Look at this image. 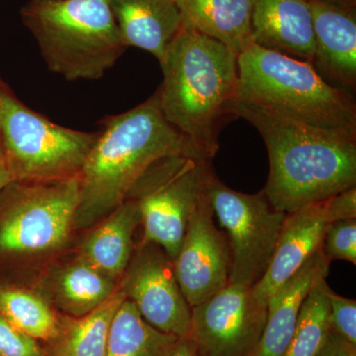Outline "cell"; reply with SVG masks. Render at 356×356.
Listing matches in <instances>:
<instances>
[{
    "mask_svg": "<svg viewBox=\"0 0 356 356\" xmlns=\"http://www.w3.org/2000/svg\"><path fill=\"white\" fill-rule=\"evenodd\" d=\"M322 252L331 264L343 259L356 264V219L337 220L325 228Z\"/></svg>",
    "mask_w": 356,
    "mask_h": 356,
    "instance_id": "25",
    "label": "cell"
},
{
    "mask_svg": "<svg viewBox=\"0 0 356 356\" xmlns=\"http://www.w3.org/2000/svg\"><path fill=\"white\" fill-rule=\"evenodd\" d=\"M79 178L13 180L0 191V276L24 280L58 259L72 241Z\"/></svg>",
    "mask_w": 356,
    "mask_h": 356,
    "instance_id": "4",
    "label": "cell"
},
{
    "mask_svg": "<svg viewBox=\"0 0 356 356\" xmlns=\"http://www.w3.org/2000/svg\"><path fill=\"white\" fill-rule=\"evenodd\" d=\"M238 100L312 127L356 135L353 95L313 65L252 44L238 56Z\"/></svg>",
    "mask_w": 356,
    "mask_h": 356,
    "instance_id": "5",
    "label": "cell"
},
{
    "mask_svg": "<svg viewBox=\"0 0 356 356\" xmlns=\"http://www.w3.org/2000/svg\"><path fill=\"white\" fill-rule=\"evenodd\" d=\"M266 315L252 287L228 284L191 308V337L200 356H254Z\"/></svg>",
    "mask_w": 356,
    "mask_h": 356,
    "instance_id": "10",
    "label": "cell"
},
{
    "mask_svg": "<svg viewBox=\"0 0 356 356\" xmlns=\"http://www.w3.org/2000/svg\"><path fill=\"white\" fill-rule=\"evenodd\" d=\"M317 1L348 9V10H356V0H317Z\"/></svg>",
    "mask_w": 356,
    "mask_h": 356,
    "instance_id": "31",
    "label": "cell"
},
{
    "mask_svg": "<svg viewBox=\"0 0 356 356\" xmlns=\"http://www.w3.org/2000/svg\"><path fill=\"white\" fill-rule=\"evenodd\" d=\"M13 178L9 172L8 168L6 166V161L3 158H0V191L6 186L9 182L13 181Z\"/></svg>",
    "mask_w": 356,
    "mask_h": 356,
    "instance_id": "30",
    "label": "cell"
},
{
    "mask_svg": "<svg viewBox=\"0 0 356 356\" xmlns=\"http://www.w3.org/2000/svg\"><path fill=\"white\" fill-rule=\"evenodd\" d=\"M0 356H49L36 339L21 332L0 315Z\"/></svg>",
    "mask_w": 356,
    "mask_h": 356,
    "instance_id": "27",
    "label": "cell"
},
{
    "mask_svg": "<svg viewBox=\"0 0 356 356\" xmlns=\"http://www.w3.org/2000/svg\"><path fill=\"white\" fill-rule=\"evenodd\" d=\"M316 356H356V346L331 330L324 346Z\"/></svg>",
    "mask_w": 356,
    "mask_h": 356,
    "instance_id": "28",
    "label": "cell"
},
{
    "mask_svg": "<svg viewBox=\"0 0 356 356\" xmlns=\"http://www.w3.org/2000/svg\"><path fill=\"white\" fill-rule=\"evenodd\" d=\"M177 154L206 156L166 121L158 93L124 113L105 117L79 175L76 229L102 221L126 200L152 163Z\"/></svg>",
    "mask_w": 356,
    "mask_h": 356,
    "instance_id": "2",
    "label": "cell"
},
{
    "mask_svg": "<svg viewBox=\"0 0 356 356\" xmlns=\"http://www.w3.org/2000/svg\"><path fill=\"white\" fill-rule=\"evenodd\" d=\"M178 339L149 325L126 298L112 321L106 356H168Z\"/></svg>",
    "mask_w": 356,
    "mask_h": 356,
    "instance_id": "23",
    "label": "cell"
},
{
    "mask_svg": "<svg viewBox=\"0 0 356 356\" xmlns=\"http://www.w3.org/2000/svg\"><path fill=\"white\" fill-rule=\"evenodd\" d=\"M40 271L36 287L54 308L67 317L79 318L104 303L118 287V281L74 254L67 261L58 259ZM41 269V270H42Z\"/></svg>",
    "mask_w": 356,
    "mask_h": 356,
    "instance_id": "15",
    "label": "cell"
},
{
    "mask_svg": "<svg viewBox=\"0 0 356 356\" xmlns=\"http://www.w3.org/2000/svg\"><path fill=\"white\" fill-rule=\"evenodd\" d=\"M238 56L221 42L184 27L159 63L161 113L211 159L219 151L220 129L238 100Z\"/></svg>",
    "mask_w": 356,
    "mask_h": 356,
    "instance_id": "3",
    "label": "cell"
},
{
    "mask_svg": "<svg viewBox=\"0 0 356 356\" xmlns=\"http://www.w3.org/2000/svg\"><path fill=\"white\" fill-rule=\"evenodd\" d=\"M2 81H2L1 77H0V84H1V83H2Z\"/></svg>",
    "mask_w": 356,
    "mask_h": 356,
    "instance_id": "33",
    "label": "cell"
},
{
    "mask_svg": "<svg viewBox=\"0 0 356 356\" xmlns=\"http://www.w3.org/2000/svg\"><path fill=\"white\" fill-rule=\"evenodd\" d=\"M23 24L51 72L67 81H95L126 50L108 0H30Z\"/></svg>",
    "mask_w": 356,
    "mask_h": 356,
    "instance_id": "6",
    "label": "cell"
},
{
    "mask_svg": "<svg viewBox=\"0 0 356 356\" xmlns=\"http://www.w3.org/2000/svg\"><path fill=\"white\" fill-rule=\"evenodd\" d=\"M0 315L36 341L57 337L62 321L46 297L25 280L0 276Z\"/></svg>",
    "mask_w": 356,
    "mask_h": 356,
    "instance_id": "21",
    "label": "cell"
},
{
    "mask_svg": "<svg viewBox=\"0 0 356 356\" xmlns=\"http://www.w3.org/2000/svg\"><path fill=\"white\" fill-rule=\"evenodd\" d=\"M38 1H44V0H38Z\"/></svg>",
    "mask_w": 356,
    "mask_h": 356,
    "instance_id": "34",
    "label": "cell"
},
{
    "mask_svg": "<svg viewBox=\"0 0 356 356\" xmlns=\"http://www.w3.org/2000/svg\"><path fill=\"white\" fill-rule=\"evenodd\" d=\"M215 177L211 159L200 154H170L152 163L126 198L139 209L142 242L156 243L175 261L192 213Z\"/></svg>",
    "mask_w": 356,
    "mask_h": 356,
    "instance_id": "8",
    "label": "cell"
},
{
    "mask_svg": "<svg viewBox=\"0 0 356 356\" xmlns=\"http://www.w3.org/2000/svg\"><path fill=\"white\" fill-rule=\"evenodd\" d=\"M140 224L138 206L126 199L104 219L88 229L76 255L120 282L132 259L134 235Z\"/></svg>",
    "mask_w": 356,
    "mask_h": 356,
    "instance_id": "19",
    "label": "cell"
},
{
    "mask_svg": "<svg viewBox=\"0 0 356 356\" xmlns=\"http://www.w3.org/2000/svg\"><path fill=\"white\" fill-rule=\"evenodd\" d=\"M329 268L320 248L274 293L267 302L266 325L254 356H284L304 299L318 280L327 278Z\"/></svg>",
    "mask_w": 356,
    "mask_h": 356,
    "instance_id": "18",
    "label": "cell"
},
{
    "mask_svg": "<svg viewBox=\"0 0 356 356\" xmlns=\"http://www.w3.org/2000/svg\"><path fill=\"white\" fill-rule=\"evenodd\" d=\"M168 356H200L195 341L191 337L179 339Z\"/></svg>",
    "mask_w": 356,
    "mask_h": 356,
    "instance_id": "29",
    "label": "cell"
},
{
    "mask_svg": "<svg viewBox=\"0 0 356 356\" xmlns=\"http://www.w3.org/2000/svg\"><path fill=\"white\" fill-rule=\"evenodd\" d=\"M232 115L250 122L264 139L271 205L290 213L356 186V135L312 127L236 102Z\"/></svg>",
    "mask_w": 356,
    "mask_h": 356,
    "instance_id": "1",
    "label": "cell"
},
{
    "mask_svg": "<svg viewBox=\"0 0 356 356\" xmlns=\"http://www.w3.org/2000/svg\"><path fill=\"white\" fill-rule=\"evenodd\" d=\"M126 299L120 282L104 303L83 317L62 321L60 332L51 341L54 356H106L110 327Z\"/></svg>",
    "mask_w": 356,
    "mask_h": 356,
    "instance_id": "22",
    "label": "cell"
},
{
    "mask_svg": "<svg viewBox=\"0 0 356 356\" xmlns=\"http://www.w3.org/2000/svg\"><path fill=\"white\" fill-rule=\"evenodd\" d=\"M211 205L229 236V284L252 287L266 273L286 213L276 210L264 191L245 194L216 177L208 191Z\"/></svg>",
    "mask_w": 356,
    "mask_h": 356,
    "instance_id": "9",
    "label": "cell"
},
{
    "mask_svg": "<svg viewBox=\"0 0 356 356\" xmlns=\"http://www.w3.org/2000/svg\"><path fill=\"white\" fill-rule=\"evenodd\" d=\"M97 136L54 123L21 102L8 84H0L2 158L13 180L77 177Z\"/></svg>",
    "mask_w": 356,
    "mask_h": 356,
    "instance_id": "7",
    "label": "cell"
},
{
    "mask_svg": "<svg viewBox=\"0 0 356 356\" xmlns=\"http://www.w3.org/2000/svg\"><path fill=\"white\" fill-rule=\"evenodd\" d=\"M331 307L332 331L356 346V301L336 294L331 288L327 290Z\"/></svg>",
    "mask_w": 356,
    "mask_h": 356,
    "instance_id": "26",
    "label": "cell"
},
{
    "mask_svg": "<svg viewBox=\"0 0 356 356\" xmlns=\"http://www.w3.org/2000/svg\"><path fill=\"white\" fill-rule=\"evenodd\" d=\"M327 278L318 280L304 299L284 356H316L331 332Z\"/></svg>",
    "mask_w": 356,
    "mask_h": 356,
    "instance_id": "24",
    "label": "cell"
},
{
    "mask_svg": "<svg viewBox=\"0 0 356 356\" xmlns=\"http://www.w3.org/2000/svg\"><path fill=\"white\" fill-rule=\"evenodd\" d=\"M184 27L221 42L236 54L252 46V0H175Z\"/></svg>",
    "mask_w": 356,
    "mask_h": 356,
    "instance_id": "20",
    "label": "cell"
},
{
    "mask_svg": "<svg viewBox=\"0 0 356 356\" xmlns=\"http://www.w3.org/2000/svg\"><path fill=\"white\" fill-rule=\"evenodd\" d=\"M330 198L287 213L266 273L252 287L267 305L274 293L322 248L325 228L337 221Z\"/></svg>",
    "mask_w": 356,
    "mask_h": 356,
    "instance_id": "13",
    "label": "cell"
},
{
    "mask_svg": "<svg viewBox=\"0 0 356 356\" xmlns=\"http://www.w3.org/2000/svg\"><path fill=\"white\" fill-rule=\"evenodd\" d=\"M2 156L1 142H0V158Z\"/></svg>",
    "mask_w": 356,
    "mask_h": 356,
    "instance_id": "32",
    "label": "cell"
},
{
    "mask_svg": "<svg viewBox=\"0 0 356 356\" xmlns=\"http://www.w3.org/2000/svg\"><path fill=\"white\" fill-rule=\"evenodd\" d=\"M314 46L311 65L330 86L353 95L356 88V10L310 0Z\"/></svg>",
    "mask_w": 356,
    "mask_h": 356,
    "instance_id": "14",
    "label": "cell"
},
{
    "mask_svg": "<svg viewBox=\"0 0 356 356\" xmlns=\"http://www.w3.org/2000/svg\"><path fill=\"white\" fill-rule=\"evenodd\" d=\"M124 46L149 51L159 63L184 28L175 0H108Z\"/></svg>",
    "mask_w": 356,
    "mask_h": 356,
    "instance_id": "17",
    "label": "cell"
},
{
    "mask_svg": "<svg viewBox=\"0 0 356 356\" xmlns=\"http://www.w3.org/2000/svg\"><path fill=\"white\" fill-rule=\"evenodd\" d=\"M120 285L149 325L178 339L191 337V307L178 284L173 261L159 245L140 241Z\"/></svg>",
    "mask_w": 356,
    "mask_h": 356,
    "instance_id": "11",
    "label": "cell"
},
{
    "mask_svg": "<svg viewBox=\"0 0 356 356\" xmlns=\"http://www.w3.org/2000/svg\"><path fill=\"white\" fill-rule=\"evenodd\" d=\"M231 264L228 241L215 225L207 193L192 213L181 248L173 261L178 284L191 308L229 284Z\"/></svg>",
    "mask_w": 356,
    "mask_h": 356,
    "instance_id": "12",
    "label": "cell"
},
{
    "mask_svg": "<svg viewBox=\"0 0 356 356\" xmlns=\"http://www.w3.org/2000/svg\"><path fill=\"white\" fill-rule=\"evenodd\" d=\"M254 43L311 64L313 14L310 0H252Z\"/></svg>",
    "mask_w": 356,
    "mask_h": 356,
    "instance_id": "16",
    "label": "cell"
}]
</instances>
